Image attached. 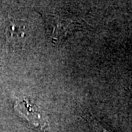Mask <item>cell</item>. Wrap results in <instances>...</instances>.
Masks as SVG:
<instances>
[{"label": "cell", "mask_w": 132, "mask_h": 132, "mask_svg": "<svg viewBox=\"0 0 132 132\" xmlns=\"http://www.w3.org/2000/svg\"><path fill=\"white\" fill-rule=\"evenodd\" d=\"M46 22L50 27V40L53 43H60L74 31L85 29V22L60 15H47Z\"/></svg>", "instance_id": "1"}, {"label": "cell", "mask_w": 132, "mask_h": 132, "mask_svg": "<svg viewBox=\"0 0 132 132\" xmlns=\"http://www.w3.org/2000/svg\"><path fill=\"white\" fill-rule=\"evenodd\" d=\"M15 108L19 113L23 114L33 126L42 130L48 128V123L42 113L34 105L29 104L26 100L18 101L15 104Z\"/></svg>", "instance_id": "2"}, {"label": "cell", "mask_w": 132, "mask_h": 132, "mask_svg": "<svg viewBox=\"0 0 132 132\" xmlns=\"http://www.w3.org/2000/svg\"><path fill=\"white\" fill-rule=\"evenodd\" d=\"M7 37L12 42H19L26 36L25 27L19 23H12L6 30Z\"/></svg>", "instance_id": "3"}]
</instances>
